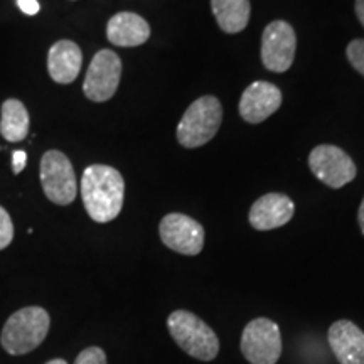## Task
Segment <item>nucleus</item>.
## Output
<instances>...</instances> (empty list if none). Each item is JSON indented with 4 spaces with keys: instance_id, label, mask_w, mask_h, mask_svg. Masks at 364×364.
<instances>
[{
    "instance_id": "f257e3e1",
    "label": "nucleus",
    "mask_w": 364,
    "mask_h": 364,
    "mask_svg": "<svg viewBox=\"0 0 364 364\" xmlns=\"http://www.w3.org/2000/svg\"><path fill=\"white\" fill-rule=\"evenodd\" d=\"M81 198L91 220L110 223L124 208V177L110 166L93 164L86 167L81 177Z\"/></svg>"
},
{
    "instance_id": "f03ea898",
    "label": "nucleus",
    "mask_w": 364,
    "mask_h": 364,
    "mask_svg": "<svg viewBox=\"0 0 364 364\" xmlns=\"http://www.w3.org/2000/svg\"><path fill=\"white\" fill-rule=\"evenodd\" d=\"M51 326V317L43 307H24L7 318L0 343L12 356H22L43 344Z\"/></svg>"
},
{
    "instance_id": "7ed1b4c3",
    "label": "nucleus",
    "mask_w": 364,
    "mask_h": 364,
    "mask_svg": "<svg viewBox=\"0 0 364 364\" xmlns=\"http://www.w3.org/2000/svg\"><path fill=\"white\" fill-rule=\"evenodd\" d=\"M167 327L176 344L194 359L208 363L220 353V339L216 332L193 312H172L167 318Z\"/></svg>"
},
{
    "instance_id": "20e7f679",
    "label": "nucleus",
    "mask_w": 364,
    "mask_h": 364,
    "mask_svg": "<svg viewBox=\"0 0 364 364\" xmlns=\"http://www.w3.org/2000/svg\"><path fill=\"white\" fill-rule=\"evenodd\" d=\"M223 108L215 97H201L189 105L177 125V140L182 147L196 149L208 144L220 130Z\"/></svg>"
},
{
    "instance_id": "39448f33",
    "label": "nucleus",
    "mask_w": 364,
    "mask_h": 364,
    "mask_svg": "<svg viewBox=\"0 0 364 364\" xmlns=\"http://www.w3.org/2000/svg\"><path fill=\"white\" fill-rule=\"evenodd\" d=\"M39 179L46 198L58 206H68L76 199L78 182L73 164L59 150H48L41 157Z\"/></svg>"
},
{
    "instance_id": "423d86ee",
    "label": "nucleus",
    "mask_w": 364,
    "mask_h": 364,
    "mask_svg": "<svg viewBox=\"0 0 364 364\" xmlns=\"http://www.w3.org/2000/svg\"><path fill=\"white\" fill-rule=\"evenodd\" d=\"M241 353L252 364H275L282 354V334L277 322L253 318L241 334Z\"/></svg>"
},
{
    "instance_id": "0eeeda50",
    "label": "nucleus",
    "mask_w": 364,
    "mask_h": 364,
    "mask_svg": "<svg viewBox=\"0 0 364 364\" xmlns=\"http://www.w3.org/2000/svg\"><path fill=\"white\" fill-rule=\"evenodd\" d=\"M122 78V59L112 49H102L91 59L83 83L85 97L95 103L108 102Z\"/></svg>"
},
{
    "instance_id": "6e6552de",
    "label": "nucleus",
    "mask_w": 364,
    "mask_h": 364,
    "mask_svg": "<svg viewBox=\"0 0 364 364\" xmlns=\"http://www.w3.org/2000/svg\"><path fill=\"white\" fill-rule=\"evenodd\" d=\"M309 166L314 176L332 189L344 188L358 174L356 164L336 145H318L309 156Z\"/></svg>"
},
{
    "instance_id": "1a4fd4ad",
    "label": "nucleus",
    "mask_w": 364,
    "mask_h": 364,
    "mask_svg": "<svg viewBox=\"0 0 364 364\" xmlns=\"http://www.w3.org/2000/svg\"><path fill=\"white\" fill-rule=\"evenodd\" d=\"M297 48L294 27L285 21H273L262 36V61L267 70L285 73L292 66Z\"/></svg>"
},
{
    "instance_id": "9d476101",
    "label": "nucleus",
    "mask_w": 364,
    "mask_h": 364,
    "mask_svg": "<svg viewBox=\"0 0 364 364\" xmlns=\"http://www.w3.org/2000/svg\"><path fill=\"white\" fill-rule=\"evenodd\" d=\"M162 243L172 252L196 257L203 252L204 228L191 216L171 213L162 218L159 225Z\"/></svg>"
},
{
    "instance_id": "9b49d317",
    "label": "nucleus",
    "mask_w": 364,
    "mask_h": 364,
    "mask_svg": "<svg viewBox=\"0 0 364 364\" xmlns=\"http://www.w3.org/2000/svg\"><path fill=\"white\" fill-rule=\"evenodd\" d=\"M282 91L268 81H255L243 91L240 115L248 124H262L280 108Z\"/></svg>"
},
{
    "instance_id": "f8f14e48",
    "label": "nucleus",
    "mask_w": 364,
    "mask_h": 364,
    "mask_svg": "<svg viewBox=\"0 0 364 364\" xmlns=\"http://www.w3.org/2000/svg\"><path fill=\"white\" fill-rule=\"evenodd\" d=\"M295 204L289 196L270 193L262 196L250 209V225L258 231H270L280 228L294 218Z\"/></svg>"
},
{
    "instance_id": "ddd939ff",
    "label": "nucleus",
    "mask_w": 364,
    "mask_h": 364,
    "mask_svg": "<svg viewBox=\"0 0 364 364\" xmlns=\"http://www.w3.org/2000/svg\"><path fill=\"white\" fill-rule=\"evenodd\" d=\"M327 341L341 364H364V332L351 321H336Z\"/></svg>"
},
{
    "instance_id": "4468645a",
    "label": "nucleus",
    "mask_w": 364,
    "mask_h": 364,
    "mask_svg": "<svg viewBox=\"0 0 364 364\" xmlns=\"http://www.w3.org/2000/svg\"><path fill=\"white\" fill-rule=\"evenodd\" d=\"M83 53L80 46L70 39H61L51 46L48 53V71L53 81L59 85H70L78 78Z\"/></svg>"
},
{
    "instance_id": "2eb2a0df",
    "label": "nucleus",
    "mask_w": 364,
    "mask_h": 364,
    "mask_svg": "<svg viewBox=\"0 0 364 364\" xmlns=\"http://www.w3.org/2000/svg\"><path fill=\"white\" fill-rule=\"evenodd\" d=\"M107 38L118 48H136L150 38L149 22L135 12H118L108 21Z\"/></svg>"
},
{
    "instance_id": "dca6fc26",
    "label": "nucleus",
    "mask_w": 364,
    "mask_h": 364,
    "mask_svg": "<svg viewBox=\"0 0 364 364\" xmlns=\"http://www.w3.org/2000/svg\"><path fill=\"white\" fill-rule=\"evenodd\" d=\"M29 112L21 100L9 98L0 110V135L7 142H21L29 134Z\"/></svg>"
},
{
    "instance_id": "f3484780",
    "label": "nucleus",
    "mask_w": 364,
    "mask_h": 364,
    "mask_svg": "<svg viewBox=\"0 0 364 364\" xmlns=\"http://www.w3.org/2000/svg\"><path fill=\"white\" fill-rule=\"evenodd\" d=\"M218 26L226 34H238L250 21V0H211Z\"/></svg>"
},
{
    "instance_id": "a211bd4d",
    "label": "nucleus",
    "mask_w": 364,
    "mask_h": 364,
    "mask_svg": "<svg viewBox=\"0 0 364 364\" xmlns=\"http://www.w3.org/2000/svg\"><path fill=\"white\" fill-rule=\"evenodd\" d=\"M348 59L354 70L364 76V39H354L348 46Z\"/></svg>"
},
{
    "instance_id": "6ab92c4d",
    "label": "nucleus",
    "mask_w": 364,
    "mask_h": 364,
    "mask_svg": "<svg viewBox=\"0 0 364 364\" xmlns=\"http://www.w3.org/2000/svg\"><path fill=\"white\" fill-rule=\"evenodd\" d=\"M14 240V223L11 215L0 206V250L7 248Z\"/></svg>"
},
{
    "instance_id": "aec40b11",
    "label": "nucleus",
    "mask_w": 364,
    "mask_h": 364,
    "mask_svg": "<svg viewBox=\"0 0 364 364\" xmlns=\"http://www.w3.org/2000/svg\"><path fill=\"white\" fill-rule=\"evenodd\" d=\"M75 364H108L107 354H105L102 348L91 346V348H86L78 354Z\"/></svg>"
},
{
    "instance_id": "412c9836",
    "label": "nucleus",
    "mask_w": 364,
    "mask_h": 364,
    "mask_svg": "<svg viewBox=\"0 0 364 364\" xmlns=\"http://www.w3.org/2000/svg\"><path fill=\"white\" fill-rule=\"evenodd\" d=\"M27 164V154L24 150H14L12 152V172L14 174H21L24 171Z\"/></svg>"
},
{
    "instance_id": "4be33fe9",
    "label": "nucleus",
    "mask_w": 364,
    "mask_h": 364,
    "mask_svg": "<svg viewBox=\"0 0 364 364\" xmlns=\"http://www.w3.org/2000/svg\"><path fill=\"white\" fill-rule=\"evenodd\" d=\"M17 6H19L21 11L27 14V16H36L41 9L38 0H17Z\"/></svg>"
},
{
    "instance_id": "5701e85b",
    "label": "nucleus",
    "mask_w": 364,
    "mask_h": 364,
    "mask_svg": "<svg viewBox=\"0 0 364 364\" xmlns=\"http://www.w3.org/2000/svg\"><path fill=\"white\" fill-rule=\"evenodd\" d=\"M354 11H356V16L359 22H361L364 27V0H356V6H354Z\"/></svg>"
},
{
    "instance_id": "b1692460",
    "label": "nucleus",
    "mask_w": 364,
    "mask_h": 364,
    "mask_svg": "<svg viewBox=\"0 0 364 364\" xmlns=\"http://www.w3.org/2000/svg\"><path fill=\"white\" fill-rule=\"evenodd\" d=\"M358 221H359V228H361L363 235H364V199L361 203V206H359V211H358Z\"/></svg>"
},
{
    "instance_id": "393cba45",
    "label": "nucleus",
    "mask_w": 364,
    "mask_h": 364,
    "mask_svg": "<svg viewBox=\"0 0 364 364\" xmlns=\"http://www.w3.org/2000/svg\"><path fill=\"white\" fill-rule=\"evenodd\" d=\"M46 364H68V363L65 361V359H53V361H49Z\"/></svg>"
}]
</instances>
